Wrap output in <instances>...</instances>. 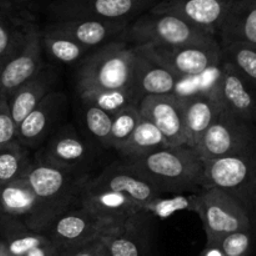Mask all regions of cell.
Returning <instances> with one entry per match:
<instances>
[{"instance_id":"cell-13","label":"cell","mask_w":256,"mask_h":256,"mask_svg":"<svg viewBox=\"0 0 256 256\" xmlns=\"http://www.w3.org/2000/svg\"><path fill=\"white\" fill-rule=\"evenodd\" d=\"M96 154L94 142L85 139L74 125L66 122L35 152V156L50 164L90 172Z\"/></svg>"},{"instance_id":"cell-4","label":"cell","mask_w":256,"mask_h":256,"mask_svg":"<svg viewBox=\"0 0 256 256\" xmlns=\"http://www.w3.org/2000/svg\"><path fill=\"white\" fill-rule=\"evenodd\" d=\"M122 42L134 46H182L218 42L216 36L199 29L176 15L149 10L132 22Z\"/></svg>"},{"instance_id":"cell-9","label":"cell","mask_w":256,"mask_h":256,"mask_svg":"<svg viewBox=\"0 0 256 256\" xmlns=\"http://www.w3.org/2000/svg\"><path fill=\"white\" fill-rule=\"evenodd\" d=\"M45 66L42 28L30 15L26 32L20 44L12 54L0 60V95L8 99Z\"/></svg>"},{"instance_id":"cell-39","label":"cell","mask_w":256,"mask_h":256,"mask_svg":"<svg viewBox=\"0 0 256 256\" xmlns=\"http://www.w3.org/2000/svg\"><path fill=\"white\" fill-rule=\"evenodd\" d=\"M44 0H0V6L6 8L15 12H29L35 5L40 4Z\"/></svg>"},{"instance_id":"cell-44","label":"cell","mask_w":256,"mask_h":256,"mask_svg":"<svg viewBox=\"0 0 256 256\" xmlns=\"http://www.w3.org/2000/svg\"><path fill=\"white\" fill-rule=\"evenodd\" d=\"M108 250V249H106ZM105 256H109V254H108V252H106V255H105Z\"/></svg>"},{"instance_id":"cell-30","label":"cell","mask_w":256,"mask_h":256,"mask_svg":"<svg viewBox=\"0 0 256 256\" xmlns=\"http://www.w3.org/2000/svg\"><path fill=\"white\" fill-rule=\"evenodd\" d=\"M29 12H15L0 6V60L12 54L26 32Z\"/></svg>"},{"instance_id":"cell-3","label":"cell","mask_w":256,"mask_h":256,"mask_svg":"<svg viewBox=\"0 0 256 256\" xmlns=\"http://www.w3.org/2000/svg\"><path fill=\"white\" fill-rule=\"evenodd\" d=\"M90 176L89 172L50 164L34 155L24 179L42 202L50 225L62 212L82 205V192Z\"/></svg>"},{"instance_id":"cell-37","label":"cell","mask_w":256,"mask_h":256,"mask_svg":"<svg viewBox=\"0 0 256 256\" xmlns=\"http://www.w3.org/2000/svg\"><path fill=\"white\" fill-rule=\"evenodd\" d=\"M18 142V125L14 122L9 102L0 95V146Z\"/></svg>"},{"instance_id":"cell-10","label":"cell","mask_w":256,"mask_h":256,"mask_svg":"<svg viewBox=\"0 0 256 256\" xmlns=\"http://www.w3.org/2000/svg\"><path fill=\"white\" fill-rule=\"evenodd\" d=\"M142 52L182 79L195 78L210 69L219 68L222 62V52L219 42L162 46L144 45Z\"/></svg>"},{"instance_id":"cell-40","label":"cell","mask_w":256,"mask_h":256,"mask_svg":"<svg viewBox=\"0 0 256 256\" xmlns=\"http://www.w3.org/2000/svg\"><path fill=\"white\" fill-rule=\"evenodd\" d=\"M62 250L58 246H55V245L50 242L49 244L30 252L26 256H62Z\"/></svg>"},{"instance_id":"cell-25","label":"cell","mask_w":256,"mask_h":256,"mask_svg":"<svg viewBox=\"0 0 256 256\" xmlns=\"http://www.w3.org/2000/svg\"><path fill=\"white\" fill-rule=\"evenodd\" d=\"M82 204L96 214L122 222L142 212L138 202L125 195L104 190H92L88 188H84L82 192Z\"/></svg>"},{"instance_id":"cell-29","label":"cell","mask_w":256,"mask_h":256,"mask_svg":"<svg viewBox=\"0 0 256 256\" xmlns=\"http://www.w3.org/2000/svg\"><path fill=\"white\" fill-rule=\"evenodd\" d=\"M165 148H169V144L162 132L150 120L142 116L134 134L119 152L122 158H135Z\"/></svg>"},{"instance_id":"cell-43","label":"cell","mask_w":256,"mask_h":256,"mask_svg":"<svg viewBox=\"0 0 256 256\" xmlns=\"http://www.w3.org/2000/svg\"><path fill=\"white\" fill-rule=\"evenodd\" d=\"M2 216V209H0V218Z\"/></svg>"},{"instance_id":"cell-26","label":"cell","mask_w":256,"mask_h":256,"mask_svg":"<svg viewBox=\"0 0 256 256\" xmlns=\"http://www.w3.org/2000/svg\"><path fill=\"white\" fill-rule=\"evenodd\" d=\"M0 240L12 256H26L50 242L45 235L32 232L22 222L5 215L0 218Z\"/></svg>"},{"instance_id":"cell-31","label":"cell","mask_w":256,"mask_h":256,"mask_svg":"<svg viewBox=\"0 0 256 256\" xmlns=\"http://www.w3.org/2000/svg\"><path fill=\"white\" fill-rule=\"evenodd\" d=\"M200 194H179L172 196H165L164 194L148 204L144 208V212H149L158 219H169L174 214L182 212H198Z\"/></svg>"},{"instance_id":"cell-16","label":"cell","mask_w":256,"mask_h":256,"mask_svg":"<svg viewBox=\"0 0 256 256\" xmlns=\"http://www.w3.org/2000/svg\"><path fill=\"white\" fill-rule=\"evenodd\" d=\"M104 242L109 256H154V216L146 212H138Z\"/></svg>"},{"instance_id":"cell-15","label":"cell","mask_w":256,"mask_h":256,"mask_svg":"<svg viewBox=\"0 0 256 256\" xmlns=\"http://www.w3.org/2000/svg\"><path fill=\"white\" fill-rule=\"evenodd\" d=\"M138 108L142 116L150 120L162 132L169 146L188 145L182 95L148 96L140 102Z\"/></svg>"},{"instance_id":"cell-41","label":"cell","mask_w":256,"mask_h":256,"mask_svg":"<svg viewBox=\"0 0 256 256\" xmlns=\"http://www.w3.org/2000/svg\"><path fill=\"white\" fill-rule=\"evenodd\" d=\"M200 256H225L222 250L218 244H206L204 252H202Z\"/></svg>"},{"instance_id":"cell-32","label":"cell","mask_w":256,"mask_h":256,"mask_svg":"<svg viewBox=\"0 0 256 256\" xmlns=\"http://www.w3.org/2000/svg\"><path fill=\"white\" fill-rule=\"evenodd\" d=\"M82 118L92 142L102 149H110V136L112 130V116L90 102H82Z\"/></svg>"},{"instance_id":"cell-17","label":"cell","mask_w":256,"mask_h":256,"mask_svg":"<svg viewBox=\"0 0 256 256\" xmlns=\"http://www.w3.org/2000/svg\"><path fill=\"white\" fill-rule=\"evenodd\" d=\"M0 209L2 215L20 220L39 234H44L49 226L42 202L24 178L0 186Z\"/></svg>"},{"instance_id":"cell-6","label":"cell","mask_w":256,"mask_h":256,"mask_svg":"<svg viewBox=\"0 0 256 256\" xmlns=\"http://www.w3.org/2000/svg\"><path fill=\"white\" fill-rule=\"evenodd\" d=\"M195 152L204 162L230 156H256V122L224 108Z\"/></svg>"},{"instance_id":"cell-22","label":"cell","mask_w":256,"mask_h":256,"mask_svg":"<svg viewBox=\"0 0 256 256\" xmlns=\"http://www.w3.org/2000/svg\"><path fill=\"white\" fill-rule=\"evenodd\" d=\"M186 124L188 146L196 149L200 140L222 112V102L212 89L209 92L182 95Z\"/></svg>"},{"instance_id":"cell-33","label":"cell","mask_w":256,"mask_h":256,"mask_svg":"<svg viewBox=\"0 0 256 256\" xmlns=\"http://www.w3.org/2000/svg\"><path fill=\"white\" fill-rule=\"evenodd\" d=\"M82 102H90L99 109L104 110L112 118L130 105L138 102L132 90H109V92H89L79 95Z\"/></svg>"},{"instance_id":"cell-42","label":"cell","mask_w":256,"mask_h":256,"mask_svg":"<svg viewBox=\"0 0 256 256\" xmlns=\"http://www.w3.org/2000/svg\"><path fill=\"white\" fill-rule=\"evenodd\" d=\"M0 256H10L9 250H8L6 245L0 240Z\"/></svg>"},{"instance_id":"cell-18","label":"cell","mask_w":256,"mask_h":256,"mask_svg":"<svg viewBox=\"0 0 256 256\" xmlns=\"http://www.w3.org/2000/svg\"><path fill=\"white\" fill-rule=\"evenodd\" d=\"M236 0H162L152 12L176 15L204 32L216 36Z\"/></svg>"},{"instance_id":"cell-45","label":"cell","mask_w":256,"mask_h":256,"mask_svg":"<svg viewBox=\"0 0 256 256\" xmlns=\"http://www.w3.org/2000/svg\"><path fill=\"white\" fill-rule=\"evenodd\" d=\"M10 256H12V254H10Z\"/></svg>"},{"instance_id":"cell-24","label":"cell","mask_w":256,"mask_h":256,"mask_svg":"<svg viewBox=\"0 0 256 256\" xmlns=\"http://www.w3.org/2000/svg\"><path fill=\"white\" fill-rule=\"evenodd\" d=\"M56 74L49 66H45L36 76L15 90L9 98L10 110L16 125L19 126L25 118L39 106L40 102L55 89Z\"/></svg>"},{"instance_id":"cell-27","label":"cell","mask_w":256,"mask_h":256,"mask_svg":"<svg viewBox=\"0 0 256 256\" xmlns=\"http://www.w3.org/2000/svg\"><path fill=\"white\" fill-rule=\"evenodd\" d=\"M42 42L44 54L52 62L64 65H78L92 52L70 38L45 26L42 29Z\"/></svg>"},{"instance_id":"cell-11","label":"cell","mask_w":256,"mask_h":256,"mask_svg":"<svg viewBox=\"0 0 256 256\" xmlns=\"http://www.w3.org/2000/svg\"><path fill=\"white\" fill-rule=\"evenodd\" d=\"M198 215L206 234V244H218L222 238L242 230L254 229L239 202L222 190L206 189L200 194Z\"/></svg>"},{"instance_id":"cell-2","label":"cell","mask_w":256,"mask_h":256,"mask_svg":"<svg viewBox=\"0 0 256 256\" xmlns=\"http://www.w3.org/2000/svg\"><path fill=\"white\" fill-rule=\"evenodd\" d=\"M135 62L136 46L124 42H115L92 50L76 65L78 92L82 95L89 92L132 90Z\"/></svg>"},{"instance_id":"cell-1","label":"cell","mask_w":256,"mask_h":256,"mask_svg":"<svg viewBox=\"0 0 256 256\" xmlns=\"http://www.w3.org/2000/svg\"><path fill=\"white\" fill-rule=\"evenodd\" d=\"M122 160L162 194H200L205 190V162L188 145L169 146Z\"/></svg>"},{"instance_id":"cell-14","label":"cell","mask_w":256,"mask_h":256,"mask_svg":"<svg viewBox=\"0 0 256 256\" xmlns=\"http://www.w3.org/2000/svg\"><path fill=\"white\" fill-rule=\"evenodd\" d=\"M85 188L125 195L138 202L142 212L148 204L164 195L146 178L128 166L122 160L112 162L94 176L92 175Z\"/></svg>"},{"instance_id":"cell-8","label":"cell","mask_w":256,"mask_h":256,"mask_svg":"<svg viewBox=\"0 0 256 256\" xmlns=\"http://www.w3.org/2000/svg\"><path fill=\"white\" fill-rule=\"evenodd\" d=\"M162 0H52L48 5L50 22L102 20L132 22Z\"/></svg>"},{"instance_id":"cell-38","label":"cell","mask_w":256,"mask_h":256,"mask_svg":"<svg viewBox=\"0 0 256 256\" xmlns=\"http://www.w3.org/2000/svg\"><path fill=\"white\" fill-rule=\"evenodd\" d=\"M62 256H105L106 255V245L104 240L90 242L82 246L72 248L69 250H62Z\"/></svg>"},{"instance_id":"cell-23","label":"cell","mask_w":256,"mask_h":256,"mask_svg":"<svg viewBox=\"0 0 256 256\" xmlns=\"http://www.w3.org/2000/svg\"><path fill=\"white\" fill-rule=\"evenodd\" d=\"M220 48L256 45V0H236L216 34Z\"/></svg>"},{"instance_id":"cell-35","label":"cell","mask_w":256,"mask_h":256,"mask_svg":"<svg viewBox=\"0 0 256 256\" xmlns=\"http://www.w3.org/2000/svg\"><path fill=\"white\" fill-rule=\"evenodd\" d=\"M142 120V114L136 105H130L112 118V130L110 136V149L118 152L129 142Z\"/></svg>"},{"instance_id":"cell-21","label":"cell","mask_w":256,"mask_h":256,"mask_svg":"<svg viewBox=\"0 0 256 256\" xmlns=\"http://www.w3.org/2000/svg\"><path fill=\"white\" fill-rule=\"evenodd\" d=\"M182 80V78L148 56L142 48L136 46L132 92L138 105L148 96L176 94V88Z\"/></svg>"},{"instance_id":"cell-28","label":"cell","mask_w":256,"mask_h":256,"mask_svg":"<svg viewBox=\"0 0 256 256\" xmlns=\"http://www.w3.org/2000/svg\"><path fill=\"white\" fill-rule=\"evenodd\" d=\"M32 162V150L19 142L0 146V186L22 179Z\"/></svg>"},{"instance_id":"cell-5","label":"cell","mask_w":256,"mask_h":256,"mask_svg":"<svg viewBox=\"0 0 256 256\" xmlns=\"http://www.w3.org/2000/svg\"><path fill=\"white\" fill-rule=\"evenodd\" d=\"M205 162L204 188L222 190L244 209L256 229V156H230Z\"/></svg>"},{"instance_id":"cell-36","label":"cell","mask_w":256,"mask_h":256,"mask_svg":"<svg viewBox=\"0 0 256 256\" xmlns=\"http://www.w3.org/2000/svg\"><path fill=\"white\" fill-rule=\"evenodd\" d=\"M252 230H242L226 235L218 245L225 256H248L252 246Z\"/></svg>"},{"instance_id":"cell-20","label":"cell","mask_w":256,"mask_h":256,"mask_svg":"<svg viewBox=\"0 0 256 256\" xmlns=\"http://www.w3.org/2000/svg\"><path fill=\"white\" fill-rule=\"evenodd\" d=\"M132 22L102 20H56L45 28L65 35L89 50L99 49L115 42H122L125 30Z\"/></svg>"},{"instance_id":"cell-12","label":"cell","mask_w":256,"mask_h":256,"mask_svg":"<svg viewBox=\"0 0 256 256\" xmlns=\"http://www.w3.org/2000/svg\"><path fill=\"white\" fill-rule=\"evenodd\" d=\"M69 112V100L62 92H50L18 126V142L29 150H38L58 132Z\"/></svg>"},{"instance_id":"cell-7","label":"cell","mask_w":256,"mask_h":256,"mask_svg":"<svg viewBox=\"0 0 256 256\" xmlns=\"http://www.w3.org/2000/svg\"><path fill=\"white\" fill-rule=\"evenodd\" d=\"M122 225L124 222L96 214L82 204L59 215L42 235L64 252L104 240Z\"/></svg>"},{"instance_id":"cell-34","label":"cell","mask_w":256,"mask_h":256,"mask_svg":"<svg viewBox=\"0 0 256 256\" xmlns=\"http://www.w3.org/2000/svg\"><path fill=\"white\" fill-rule=\"evenodd\" d=\"M222 52V62L232 65L256 86V45L234 44Z\"/></svg>"},{"instance_id":"cell-19","label":"cell","mask_w":256,"mask_h":256,"mask_svg":"<svg viewBox=\"0 0 256 256\" xmlns=\"http://www.w3.org/2000/svg\"><path fill=\"white\" fill-rule=\"evenodd\" d=\"M214 90L225 109L256 122V86L232 65L222 62Z\"/></svg>"}]
</instances>
